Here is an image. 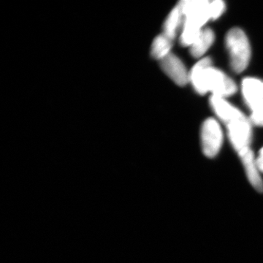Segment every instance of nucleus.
Returning <instances> with one entry per match:
<instances>
[{"instance_id": "nucleus-1", "label": "nucleus", "mask_w": 263, "mask_h": 263, "mask_svg": "<svg viewBox=\"0 0 263 263\" xmlns=\"http://www.w3.org/2000/svg\"><path fill=\"white\" fill-rule=\"evenodd\" d=\"M190 81L198 94L211 91L214 96L224 98L234 95L237 86L234 81L224 72L212 67L209 57L202 59L194 66L190 72Z\"/></svg>"}, {"instance_id": "nucleus-2", "label": "nucleus", "mask_w": 263, "mask_h": 263, "mask_svg": "<svg viewBox=\"0 0 263 263\" xmlns=\"http://www.w3.org/2000/svg\"><path fill=\"white\" fill-rule=\"evenodd\" d=\"M226 42L232 69L237 73L243 72L249 65L251 58L248 38L242 29L233 28L227 34Z\"/></svg>"}, {"instance_id": "nucleus-3", "label": "nucleus", "mask_w": 263, "mask_h": 263, "mask_svg": "<svg viewBox=\"0 0 263 263\" xmlns=\"http://www.w3.org/2000/svg\"><path fill=\"white\" fill-rule=\"evenodd\" d=\"M223 135L217 121L209 118L204 122L201 129V143L204 155L213 158L219 153L222 144Z\"/></svg>"}, {"instance_id": "nucleus-4", "label": "nucleus", "mask_w": 263, "mask_h": 263, "mask_svg": "<svg viewBox=\"0 0 263 263\" xmlns=\"http://www.w3.org/2000/svg\"><path fill=\"white\" fill-rule=\"evenodd\" d=\"M228 136L233 148L238 155L251 149L252 126L248 119L245 117L227 124Z\"/></svg>"}, {"instance_id": "nucleus-5", "label": "nucleus", "mask_w": 263, "mask_h": 263, "mask_svg": "<svg viewBox=\"0 0 263 263\" xmlns=\"http://www.w3.org/2000/svg\"><path fill=\"white\" fill-rule=\"evenodd\" d=\"M161 68L170 79L179 86H184L190 81V73L179 57L173 53L160 61Z\"/></svg>"}, {"instance_id": "nucleus-6", "label": "nucleus", "mask_w": 263, "mask_h": 263, "mask_svg": "<svg viewBox=\"0 0 263 263\" xmlns=\"http://www.w3.org/2000/svg\"><path fill=\"white\" fill-rule=\"evenodd\" d=\"M242 92L246 103L252 112L263 107V81L254 78L243 79Z\"/></svg>"}, {"instance_id": "nucleus-7", "label": "nucleus", "mask_w": 263, "mask_h": 263, "mask_svg": "<svg viewBox=\"0 0 263 263\" xmlns=\"http://www.w3.org/2000/svg\"><path fill=\"white\" fill-rule=\"evenodd\" d=\"M211 105L217 117L226 125L230 123L246 117L238 109L228 103L224 98L212 95L211 98Z\"/></svg>"}, {"instance_id": "nucleus-8", "label": "nucleus", "mask_w": 263, "mask_h": 263, "mask_svg": "<svg viewBox=\"0 0 263 263\" xmlns=\"http://www.w3.org/2000/svg\"><path fill=\"white\" fill-rule=\"evenodd\" d=\"M239 157L245 167L249 182L257 192L262 193L263 181L259 175V170L257 168L253 152L252 149L247 151Z\"/></svg>"}, {"instance_id": "nucleus-9", "label": "nucleus", "mask_w": 263, "mask_h": 263, "mask_svg": "<svg viewBox=\"0 0 263 263\" xmlns=\"http://www.w3.org/2000/svg\"><path fill=\"white\" fill-rule=\"evenodd\" d=\"M214 33L209 28L202 29L198 37L190 46V53L195 58H200L212 46L214 41Z\"/></svg>"}, {"instance_id": "nucleus-10", "label": "nucleus", "mask_w": 263, "mask_h": 263, "mask_svg": "<svg viewBox=\"0 0 263 263\" xmlns=\"http://www.w3.org/2000/svg\"><path fill=\"white\" fill-rule=\"evenodd\" d=\"M183 19L181 8H180V5L178 4L174 9L171 10L168 16L164 22L163 34L174 41L178 29H179V26L181 25Z\"/></svg>"}, {"instance_id": "nucleus-11", "label": "nucleus", "mask_w": 263, "mask_h": 263, "mask_svg": "<svg viewBox=\"0 0 263 263\" xmlns=\"http://www.w3.org/2000/svg\"><path fill=\"white\" fill-rule=\"evenodd\" d=\"M173 43L174 41L167 37L163 33L157 36L152 43V51H151L152 57L155 60L160 61L171 53Z\"/></svg>"}, {"instance_id": "nucleus-12", "label": "nucleus", "mask_w": 263, "mask_h": 263, "mask_svg": "<svg viewBox=\"0 0 263 263\" xmlns=\"http://www.w3.org/2000/svg\"><path fill=\"white\" fill-rule=\"evenodd\" d=\"M209 9H210L211 18L216 19L221 16L223 12L224 11L226 5H224V2L221 1V0L210 2Z\"/></svg>"}, {"instance_id": "nucleus-13", "label": "nucleus", "mask_w": 263, "mask_h": 263, "mask_svg": "<svg viewBox=\"0 0 263 263\" xmlns=\"http://www.w3.org/2000/svg\"><path fill=\"white\" fill-rule=\"evenodd\" d=\"M251 120L257 126H263V107L256 111L252 112Z\"/></svg>"}, {"instance_id": "nucleus-14", "label": "nucleus", "mask_w": 263, "mask_h": 263, "mask_svg": "<svg viewBox=\"0 0 263 263\" xmlns=\"http://www.w3.org/2000/svg\"><path fill=\"white\" fill-rule=\"evenodd\" d=\"M256 163H257V168L259 172L263 173V147L259 151L258 157L256 160Z\"/></svg>"}]
</instances>
